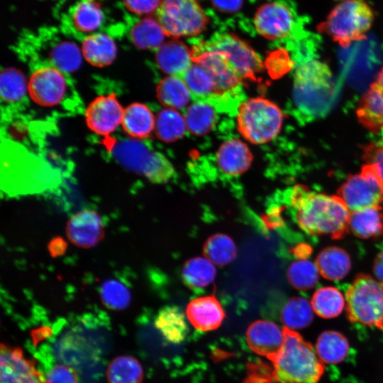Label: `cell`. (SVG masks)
Returning <instances> with one entry per match:
<instances>
[{
  "label": "cell",
  "instance_id": "obj_12",
  "mask_svg": "<svg viewBox=\"0 0 383 383\" xmlns=\"http://www.w3.org/2000/svg\"><path fill=\"white\" fill-rule=\"evenodd\" d=\"M123 111L114 93L99 95L85 108V122L91 131L106 138L121 125Z\"/></svg>",
  "mask_w": 383,
  "mask_h": 383
},
{
  "label": "cell",
  "instance_id": "obj_2",
  "mask_svg": "<svg viewBox=\"0 0 383 383\" xmlns=\"http://www.w3.org/2000/svg\"><path fill=\"white\" fill-rule=\"evenodd\" d=\"M103 145L120 165L155 184L167 183L175 174L171 162L142 140L131 138H104Z\"/></svg>",
  "mask_w": 383,
  "mask_h": 383
},
{
  "label": "cell",
  "instance_id": "obj_47",
  "mask_svg": "<svg viewBox=\"0 0 383 383\" xmlns=\"http://www.w3.org/2000/svg\"><path fill=\"white\" fill-rule=\"evenodd\" d=\"M311 252L310 246L307 244H298L292 249V252L299 259H305Z\"/></svg>",
  "mask_w": 383,
  "mask_h": 383
},
{
  "label": "cell",
  "instance_id": "obj_39",
  "mask_svg": "<svg viewBox=\"0 0 383 383\" xmlns=\"http://www.w3.org/2000/svg\"><path fill=\"white\" fill-rule=\"evenodd\" d=\"M344 298L338 289L326 287L315 292L311 299L313 311L324 318H334L343 311Z\"/></svg>",
  "mask_w": 383,
  "mask_h": 383
},
{
  "label": "cell",
  "instance_id": "obj_41",
  "mask_svg": "<svg viewBox=\"0 0 383 383\" xmlns=\"http://www.w3.org/2000/svg\"><path fill=\"white\" fill-rule=\"evenodd\" d=\"M101 297L104 304L112 310L124 309L131 301V293L128 287L119 280L113 279L102 284Z\"/></svg>",
  "mask_w": 383,
  "mask_h": 383
},
{
  "label": "cell",
  "instance_id": "obj_23",
  "mask_svg": "<svg viewBox=\"0 0 383 383\" xmlns=\"http://www.w3.org/2000/svg\"><path fill=\"white\" fill-rule=\"evenodd\" d=\"M28 82L23 74L13 67L1 70L0 96L5 109H22L27 104Z\"/></svg>",
  "mask_w": 383,
  "mask_h": 383
},
{
  "label": "cell",
  "instance_id": "obj_43",
  "mask_svg": "<svg viewBox=\"0 0 383 383\" xmlns=\"http://www.w3.org/2000/svg\"><path fill=\"white\" fill-rule=\"evenodd\" d=\"M363 159L370 165L383 182V142L370 143L363 147Z\"/></svg>",
  "mask_w": 383,
  "mask_h": 383
},
{
  "label": "cell",
  "instance_id": "obj_24",
  "mask_svg": "<svg viewBox=\"0 0 383 383\" xmlns=\"http://www.w3.org/2000/svg\"><path fill=\"white\" fill-rule=\"evenodd\" d=\"M81 51L88 63L96 67H104L112 64L116 59L117 46L108 34L96 32L84 38Z\"/></svg>",
  "mask_w": 383,
  "mask_h": 383
},
{
  "label": "cell",
  "instance_id": "obj_36",
  "mask_svg": "<svg viewBox=\"0 0 383 383\" xmlns=\"http://www.w3.org/2000/svg\"><path fill=\"white\" fill-rule=\"evenodd\" d=\"M143 370L134 357L121 355L114 358L107 369L109 383H141Z\"/></svg>",
  "mask_w": 383,
  "mask_h": 383
},
{
  "label": "cell",
  "instance_id": "obj_3",
  "mask_svg": "<svg viewBox=\"0 0 383 383\" xmlns=\"http://www.w3.org/2000/svg\"><path fill=\"white\" fill-rule=\"evenodd\" d=\"M284 343L272 362L277 377L283 383H316L324 365L312 345L297 332L283 327Z\"/></svg>",
  "mask_w": 383,
  "mask_h": 383
},
{
  "label": "cell",
  "instance_id": "obj_25",
  "mask_svg": "<svg viewBox=\"0 0 383 383\" xmlns=\"http://www.w3.org/2000/svg\"><path fill=\"white\" fill-rule=\"evenodd\" d=\"M155 328L172 343H180L188 334V326L182 310L175 306L160 309L154 321Z\"/></svg>",
  "mask_w": 383,
  "mask_h": 383
},
{
  "label": "cell",
  "instance_id": "obj_9",
  "mask_svg": "<svg viewBox=\"0 0 383 383\" xmlns=\"http://www.w3.org/2000/svg\"><path fill=\"white\" fill-rule=\"evenodd\" d=\"M350 212L383 203V182L374 168L365 164L359 173L350 175L338 191Z\"/></svg>",
  "mask_w": 383,
  "mask_h": 383
},
{
  "label": "cell",
  "instance_id": "obj_5",
  "mask_svg": "<svg viewBox=\"0 0 383 383\" xmlns=\"http://www.w3.org/2000/svg\"><path fill=\"white\" fill-rule=\"evenodd\" d=\"M236 121L238 130L243 138L252 144L261 145L278 135L284 114L273 101L256 96L240 104Z\"/></svg>",
  "mask_w": 383,
  "mask_h": 383
},
{
  "label": "cell",
  "instance_id": "obj_44",
  "mask_svg": "<svg viewBox=\"0 0 383 383\" xmlns=\"http://www.w3.org/2000/svg\"><path fill=\"white\" fill-rule=\"evenodd\" d=\"M45 379L47 383H79L76 371L65 365L52 367L48 371Z\"/></svg>",
  "mask_w": 383,
  "mask_h": 383
},
{
  "label": "cell",
  "instance_id": "obj_29",
  "mask_svg": "<svg viewBox=\"0 0 383 383\" xmlns=\"http://www.w3.org/2000/svg\"><path fill=\"white\" fill-rule=\"evenodd\" d=\"M187 131L195 135H204L214 127L217 111L213 104L204 100H194L184 113Z\"/></svg>",
  "mask_w": 383,
  "mask_h": 383
},
{
  "label": "cell",
  "instance_id": "obj_11",
  "mask_svg": "<svg viewBox=\"0 0 383 383\" xmlns=\"http://www.w3.org/2000/svg\"><path fill=\"white\" fill-rule=\"evenodd\" d=\"M204 44L222 52L243 79L255 81L262 70V62L245 40L231 33H218Z\"/></svg>",
  "mask_w": 383,
  "mask_h": 383
},
{
  "label": "cell",
  "instance_id": "obj_13",
  "mask_svg": "<svg viewBox=\"0 0 383 383\" xmlns=\"http://www.w3.org/2000/svg\"><path fill=\"white\" fill-rule=\"evenodd\" d=\"M254 26L257 32L265 38L279 40L290 35L294 26V18L284 4L268 2L257 10Z\"/></svg>",
  "mask_w": 383,
  "mask_h": 383
},
{
  "label": "cell",
  "instance_id": "obj_22",
  "mask_svg": "<svg viewBox=\"0 0 383 383\" xmlns=\"http://www.w3.org/2000/svg\"><path fill=\"white\" fill-rule=\"evenodd\" d=\"M121 126L129 138L144 140L155 131V116L148 106L134 102L124 109Z\"/></svg>",
  "mask_w": 383,
  "mask_h": 383
},
{
  "label": "cell",
  "instance_id": "obj_8",
  "mask_svg": "<svg viewBox=\"0 0 383 383\" xmlns=\"http://www.w3.org/2000/svg\"><path fill=\"white\" fill-rule=\"evenodd\" d=\"M156 13L166 35L174 39L196 36L209 23L199 0H162Z\"/></svg>",
  "mask_w": 383,
  "mask_h": 383
},
{
  "label": "cell",
  "instance_id": "obj_6",
  "mask_svg": "<svg viewBox=\"0 0 383 383\" xmlns=\"http://www.w3.org/2000/svg\"><path fill=\"white\" fill-rule=\"evenodd\" d=\"M28 90L30 99L41 106L68 108L69 104H79V96L69 74L52 66H31Z\"/></svg>",
  "mask_w": 383,
  "mask_h": 383
},
{
  "label": "cell",
  "instance_id": "obj_21",
  "mask_svg": "<svg viewBox=\"0 0 383 383\" xmlns=\"http://www.w3.org/2000/svg\"><path fill=\"white\" fill-rule=\"evenodd\" d=\"M155 61L158 67L167 75L180 77L193 63L192 49L173 38L165 42L155 51Z\"/></svg>",
  "mask_w": 383,
  "mask_h": 383
},
{
  "label": "cell",
  "instance_id": "obj_38",
  "mask_svg": "<svg viewBox=\"0 0 383 383\" xmlns=\"http://www.w3.org/2000/svg\"><path fill=\"white\" fill-rule=\"evenodd\" d=\"M204 254L213 264L226 265L235 260L237 248L234 241L226 234L217 233L210 236L204 245Z\"/></svg>",
  "mask_w": 383,
  "mask_h": 383
},
{
  "label": "cell",
  "instance_id": "obj_32",
  "mask_svg": "<svg viewBox=\"0 0 383 383\" xmlns=\"http://www.w3.org/2000/svg\"><path fill=\"white\" fill-rule=\"evenodd\" d=\"M72 22L77 30L87 35L96 33L104 23V12L94 0H82L72 12Z\"/></svg>",
  "mask_w": 383,
  "mask_h": 383
},
{
  "label": "cell",
  "instance_id": "obj_40",
  "mask_svg": "<svg viewBox=\"0 0 383 383\" xmlns=\"http://www.w3.org/2000/svg\"><path fill=\"white\" fill-rule=\"evenodd\" d=\"M289 283L294 288L305 290L313 287L318 279V270L312 262L302 259L292 262L287 270Z\"/></svg>",
  "mask_w": 383,
  "mask_h": 383
},
{
  "label": "cell",
  "instance_id": "obj_1",
  "mask_svg": "<svg viewBox=\"0 0 383 383\" xmlns=\"http://www.w3.org/2000/svg\"><path fill=\"white\" fill-rule=\"evenodd\" d=\"M289 202L298 226L309 235L340 239L349 228L350 212L338 196L314 193L304 184H296Z\"/></svg>",
  "mask_w": 383,
  "mask_h": 383
},
{
  "label": "cell",
  "instance_id": "obj_28",
  "mask_svg": "<svg viewBox=\"0 0 383 383\" xmlns=\"http://www.w3.org/2000/svg\"><path fill=\"white\" fill-rule=\"evenodd\" d=\"M316 265L324 278L339 280L348 273L351 267L350 258L345 250L338 247L323 249L317 256Z\"/></svg>",
  "mask_w": 383,
  "mask_h": 383
},
{
  "label": "cell",
  "instance_id": "obj_52",
  "mask_svg": "<svg viewBox=\"0 0 383 383\" xmlns=\"http://www.w3.org/2000/svg\"><path fill=\"white\" fill-rule=\"evenodd\" d=\"M382 233H383V232H382Z\"/></svg>",
  "mask_w": 383,
  "mask_h": 383
},
{
  "label": "cell",
  "instance_id": "obj_16",
  "mask_svg": "<svg viewBox=\"0 0 383 383\" xmlns=\"http://www.w3.org/2000/svg\"><path fill=\"white\" fill-rule=\"evenodd\" d=\"M67 235L77 247L87 248L95 246L104 236L101 217L90 209L77 212L68 221Z\"/></svg>",
  "mask_w": 383,
  "mask_h": 383
},
{
  "label": "cell",
  "instance_id": "obj_51",
  "mask_svg": "<svg viewBox=\"0 0 383 383\" xmlns=\"http://www.w3.org/2000/svg\"><path fill=\"white\" fill-rule=\"evenodd\" d=\"M382 132L383 133V131Z\"/></svg>",
  "mask_w": 383,
  "mask_h": 383
},
{
  "label": "cell",
  "instance_id": "obj_27",
  "mask_svg": "<svg viewBox=\"0 0 383 383\" xmlns=\"http://www.w3.org/2000/svg\"><path fill=\"white\" fill-rule=\"evenodd\" d=\"M166 34L157 18L146 16L131 28L130 38L135 47L155 51L165 43Z\"/></svg>",
  "mask_w": 383,
  "mask_h": 383
},
{
  "label": "cell",
  "instance_id": "obj_14",
  "mask_svg": "<svg viewBox=\"0 0 383 383\" xmlns=\"http://www.w3.org/2000/svg\"><path fill=\"white\" fill-rule=\"evenodd\" d=\"M0 383H47L35 361L18 348L1 345Z\"/></svg>",
  "mask_w": 383,
  "mask_h": 383
},
{
  "label": "cell",
  "instance_id": "obj_17",
  "mask_svg": "<svg viewBox=\"0 0 383 383\" xmlns=\"http://www.w3.org/2000/svg\"><path fill=\"white\" fill-rule=\"evenodd\" d=\"M186 315L191 325L203 332L217 329L226 317V313L214 294L192 299L187 306Z\"/></svg>",
  "mask_w": 383,
  "mask_h": 383
},
{
  "label": "cell",
  "instance_id": "obj_33",
  "mask_svg": "<svg viewBox=\"0 0 383 383\" xmlns=\"http://www.w3.org/2000/svg\"><path fill=\"white\" fill-rule=\"evenodd\" d=\"M187 131L184 116L178 110L165 107L155 116V133L164 142L176 141L182 138Z\"/></svg>",
  "mask_w": 383,
  "mask_h": 383
},
{
  "label": "cell",
  "instance_id": "obj_18",
  "mask_svg": "<svg viewBox=\"0 0 383 383\" xmlns=\"http://www.w3.org/2000/svg\"><path fill=\"white\" fill-rule=\"evenodd\" d=\"M216 161L222 172L238 176L249 169L252 162V154L243 141L231 138L219 146L216 153Z\"/></svg>",
  "mask_w": 383,
  "mask_h": 383
},
{
  "label": "cell",
  "instance_id": "obj_30",
  "mask_svg": "<svg viewBox=\"0 0 383 383\" xmlns=\"http://www.w3.org/2000/svg\"><path fill=\"white\" fill-rule=\"evenodd\" d=\"M189 89L192 99L213 102L216 99L215 83L209 72L200 65L193 63L180 76Z\"/></svg>",
  "mask_w": 383,
  "mask_h": 383
},
{
  "label": "cell",
  "instance_id": "obj_37",
  "mask_svg": "<svg viewBox=\"0 0 383 383\" xmlns=\"http://www.w3.org/2000/svg\"><path fill=\"white\" fill-rule=\"evenodd\" d=\"M311 304L304 297L296 296L288 300L281 311L284 326L292 330L303 328L312 322L313 318Z\"/></svg>",
  "mask_w": 383,
  "mask_h": 383
},
{
  "label": "cell",
  "instance_id": "obj_34",
  "mask_svg": "<svg viewBox=\"0 0 383 383\" xmlns=\"http://www.w3.org/2000/svg\"><path fill=\"white\" fill-rule=\"evenodd\" d=\"M216 275L212 262L206 257H196L185 262L182 270L184 282L191 288H203L209 285Z\"/></svg>",
  "mask_w": 383,
  "mask_h": 383
},
{
  "label": "cell",
  "instance_id": "obj_7",
  "mask_svg": "<svg viewBox=\"0 0 383 383\" xmlns=\"http://www.w3.org/2000/svg\"><path fill=\"white\" fill-rule=\"evenodd\" d=\"M349 320L383 328V284L366 274L358 275L345 294Z\"/></svg>",
  "mask_w": 383,
  "mask_h": 383
},
{
  "label": "cell",
  "instance_id": "obj_45",
  "mask_svg": "<svg viewBox=\"0 0 383 383\" xmlns=\"http://www.w3.org/2000/svg\"><path fill=\"white\" fill-rule=\"evenodd\" d=\"M162 0H123L126 8L138 15H150L157 12Z\"/></svg>",
  "mask_w": 383,
  "mask_h": 383
},
{
  "label": "cell",
  "instance_id": "obj_4",
  "mask_svg": "<svg viewBox=\"0 0 383 383\" xmlns=\"http://www.w3.org/2000/svg\"><path fill=\"white\" fill-rule=\"evenodd\" d=\"M374 20L372 7L365 0H342L317 26L342 48L365 38Z\"/></svg>",
  "mask_w": 383,
  "mask_h": 383
},
{
  "label": "cell",
  "instance_id": "obj_35",
  "mask_svg": "<svg viewBox=\"0 0 383 383\" xmlns=\"http://www.w3.org/2000/svg\"><path fill=\"white\" fill-rule=\"evenodd\" d=\"M316 353L326 363H338L345 359L349 350L346 338L339 332L328 331L322 333L316 342Z\"/></svg>",
  "mask_w": 383,
  "mask_h": 383
},
{
  "label": "cell",
  "instance_id": "obj_46",
  "mask_svg": "<svg viewBox=\"0 0 383 383\" xmlns=\"http://www.w3.org/2000/svg\"><path fill=\"white\" fill-rule=\"evenodd\" d=\"M211 2L218 11L233 13L241 9L243 0H211Z\"/></svg>",
  "mask_w": 383,
  "mask_h": 383
},
{
  "label": "cell",
  "instance_id": "obj_49",
  "mask_svg": "<svg viewBox=\"0 0 383 383\" xmlns=\"http://www.w3.org/2000/svg\"><path fill=\"white\" fill-rule=\"evenodd\" d=\"M65 247L64 243L62 240L56 239L51 242L50 249L52 253H55L57 255L63 251Z\"/></svg>",
  "mask_w": 383,
  "mask_h": 383
},
{
  "label": "cell",
  "instance_id": "obj_15",
  "mask_svg": "<svg viewBox=\"0 0 383 383\" xmlns=\"http://www.w3.org/2000/svg\"><path fill=\"white\" fill-rule=\"evenodd\" d=\"M246 341L252 351L272 362L283 347L284 335L274 322L257 320L248 326Z\"/></svg>",
  "mask_w": 383,
  "mask_h": 383
},
{
  "label": "cell",
  "instance_id": "obj_10",
  "mask_svg": "<svg viewBox=\"0 0 383 383\" xmlns=\"http://www.w3.org/2000/svg\"><path fill=\"white\" fill-rule=\"evenodd\" d=\"M192 61L203 67L212 77L216 88V99H227L238 91L243 79L226 57L204 43L192 47Z\"/></svg>",
  "mask_w": 383,
  "mask_h": 383
},
{
  "label": "cell",
  "instance_id": "obj_26",
  "mask_svg": "<svg viewBox=\"0 0 383 383\" xmlns=\"http://www.w3.org/2000/svg\"><path fill=\"white\" fill-rule=\"evenodd\" d=\"M159 101L166 108L179 110L190 104L192 96L184 81L179 76L167 75L156 88Z\"/></svg>",
  "mask_w": 383,
  "mask_h": 383
},
{
  "label": "cell",
  "instance_id": "obj_42",
  "mask_svg": "<svg viewBox=\"0 0 383 383\" xmlns=\"http://www.w3.org/2000/svg\"><path fill=\"white\" fill-rule=\"evenodd\" d=\"M242 383H283L273 367L261 360L246 365V375Z\"/></svg>",
  "mask_w": 383,
  "mask_h": 383
},
{
  "label": "cell",
  "instance_id": "obj_31",
  "mask_svg": "<svg viewBox=\"0 0 383 383\" xmlns=\"http://www.w3.org/2000/svg\"><path fill=\"white\" fill-rule=\"evenodd\" d=\"M380 207H370L350 212L349 228L357 236L367 238L383 232V213Z\"/></svg>",
  "mask_w": 383,
  "mask_h": 383
},
{
  "label": "cell",
  "instance_id": "obj_48",
  "mask_svg": "<svg viewBox=\"0 0 383 383\" xmlns=\"http://www.w3.org/2000/svg\"><path fill=\"white\" fill-rule=\"evenodd\" d=\"M374 273L377 278L383 282V251L378 254L374 260Z\"/></svg>",
  "mask_w": 383,
  "mask_h": 383
},
{
  "label": "cell",
  "instance_id": "obj_19",
  "mask_svg": "<svg viewBox=\"0 0 383 383\" xmlns=\"http://www.w3.org/2000/svg\"><path fill=\"white\" fill-rule=\"evenodd\" d=\"M356 114L358 121L369 131H383V85L375 80L360 100Z\"/></svg>",
  "mask_w": 383,
  "mask_h": 383
},
{
  "label": "cell",
  "instance_id": "obj_20",
  "mask_svg": "<svg viewBox=\"0 0 383 383\" xmlns=\"http://www.w3.org/2000/svg\"><path fill=\"white\" fill-rule=\"evenodd\" d=\"M82 58L81 48L74 43L59 40L51 43L42 57L30 67L49 65L70 74L79 70Z\"/></svg>",
  "mask_w": 383,
  "mask_h": 383
},
{
  "label": "cell",
  "instance_id": "obj_50",
  "mask_svg": "<svg viewBox=\"0 0 383 383\" xmlns=\"http://www.w3.org/2000/svg\"><path fill=\"white\" fill-rule=\"evenodd\" d=\"M376 80L383 85V66L382 67L380 71L379 72V74L377 75Z\"/></svg>",
  "mask_w": 383,
  "mask_h": 383
}]
</instances>
